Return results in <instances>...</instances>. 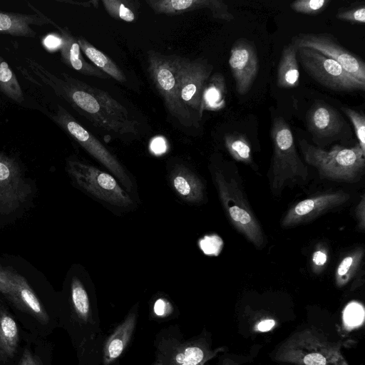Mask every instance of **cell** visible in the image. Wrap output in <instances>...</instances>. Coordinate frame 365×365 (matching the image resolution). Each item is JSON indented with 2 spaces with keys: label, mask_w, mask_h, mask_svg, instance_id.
<instances>
[{
  "label": "cell",
  "mask_w": 365,
  "mask_h": 365,
  "mask_svg": "<svg viewBox=\"0 0 365 365\" xmlns=\"http://www.w3.org/2000/svg\"><path fill=\"white\" fill-rule=\"evenodd\" d=\"M173 312L174 309L171 304L165 299L159 298L153 304L151 319L156 321L168 320Z\"/></svg>",
  "instance_id": "836d02e7"
},
{
  "label": "cell",
  "mask_w": 365,
  "mask_h": 365,
  "mask_svg": "<svg viewBox=\"0 0 365 365\" xmlns=\"http://www.w3.org/2000/svg\"><path fill=\"white\" fill-rule=\"evenodd\" d=\"M336 17L338 19L352 24H364L365 23V6L359 5L346 9L339 10Z\"/></svg>",
  "instance_id": "d6a6232c"
},
{
  "label": "cell",
  "mask_w": 365,
  "mask_h": 365,
  "mask_svg": "<svg viewBox=\"0 0 365 365\" xmlns=\"http://www.w3.org/2000/svg\"><path fill=\"white\" fill-rule=\"evenodd\" d=\"M229 65L237 92L246 94L251 88L259 70V61L254 44L247 40H237L230 50Z\"/></svg>",
  "instance_id": "9a60e30c"
},
{
  "label": "cell",
  "mask_w": 365,
  "mask_h": 365,
  "mask_svg": "<svg viewBox=\"0 0 365 365\" xmlns=\"http://www.w3.org/2000/svg\"><path fill=\"white\" fill-rule=\"evenodd\" d=\"M34 14H26L0 10V34L13 36L34 38L36 32L31 26L50 24L51 19L37 9L31 3H28Z\"/></svg>",
  "instance_id": "44dd1931"
},
{
  "label": "cell",
  "mask_w": 365,
  "mask_h": 365,
  "mask_svg": "<svg viewBox=\"0 0 365 365\" xmlns=\"http://www.w3.org/2000/svg\"><path fill=\"white\" fill-rule=\"evenodd\" d=\"M222 246V242L217 236H207L200 241L201 249L206 255H217Z\"/></svg>",
  "instance_id": "d590c367"
},
{
  "label": "cell",
  "mask_w": 365,
  "mask_h": 365,
  "mask_svg": "<svg viewBox=\"0 0 365 365\" xmlns=\"http://www.w3.org/2000/svg\"><path fill=\"white\" fill-rule=\"evenodd\" d=\"M76 40L81 51L96 67L120 83L126 81L124 73L111 58L96 48L83 36H76Z\"/></svg>",
  "instance_id": "cb8c5ba5"
},
{
  "label": "cell",
  "mask_w": 365,
  "mask_h": 365,
  "mask_svg": "<svg viewBox=\"0 0 365 365\" xmlns=\"http://www.w3.org/2000/svg\"><path fill=\"white\" fill-rule=\"evenodd\" d=\"M273 154L269 171L272 194L280 197L287 185L308 180V167L301 159L288 123L282 117L272 120L271 128Z\"/></svg>",
  "instance_id": "5b68a950"
},
{
  "label": "cell",
  "mask_w": 365,
  "mask_h": 365,
  "mask_svg": "<svg viewBox=\"0 0 365 365\" xmlns=\"http://www.w3.org/2000/svg\"><path fill=\"white\" fill-rule=\"evenodd\" d=\"M66 169L80 187L99 200L121 207L133 204L113 175L78 160H68Z\"/></svg>",
  "instance_id": "9c48e42d"
},
{
  "label": "cell",
  "mask_w": 365,
  "mask_h": 365,
  "mask_svg": "<svg viewBox=\"0 0 365 365\" xmlns=\"http://www.w3.org/2000/svg\"><path fill=\"white\" fill-rule=\"evenodd\" d=\"M330 0H297L290 4L291 9L297 13L316 14L324 11Z\"/></svg>",
  "instance_id": "1f68e13d"
},
{
  "label": "cell",
  "mask_w": 365,
  "mask_h": 365,
  "mask_svg": "<svg viewBox=\"0 0 365 365\" xmlns=\"http://www.w3.org/2000/svg\"><path fill=\"white\" fill-rule=\"evenodd\" d=\"M212 71V66L206 60H190L187 58L182 70L179 87L180 101L196 125L202 115V95Z\"/></svg>",
  "instance_id": "8fae6325"
},
{
  "label": "cell",
  "mask_w": 365,
  "mask_h": 365,
  "mask_svg": "<svg viewBox=\"0 0 365 365\" xmlns=\"http://www.w3.org/2000/svg\"><path fill=\"white\" fill-rule=\"evenodd\" d=\"M342 344L316 327L305 328L287 338L273 359L293 365H349Z\"/></svg>",
  "instance_id": "7a4b0ae2"
},
{
  "label": "cell",
  "mask_w": 365,
  "mask_h": 365,
  "mask_svg": "<svg viewBox=\"0 0 365 365\" xmlns=\"http://www.w3.org/2000/svg\"><path fill=\"white\" fill-rule=\"evenodd\" d=\"M364 257V249L359 247L348 253L339 262L335 271L334 279L338 287H344L359 271Z\"/></svg>",
  "instance_id": "4316f807"
},
{
  "label": "cell",
  "mask_w": 365,
  "mask_h": 365,
  "mask_svg": "<svg viewBox=\"0 0 365 365\" xmlns=\"http://www.w3.org/2000/svg\"><path fill=\"white\" fill-rule=\"evenodd\" d=\"M355 215L359 229L364 231L365 229V197L364 194L356 207Z\"/></svg>",
  "instance_id": "74e56055"
},
{
  "label": "cell",
  "mask_w": 365,
  "mask_h": 365,
  "mask_svg": "<svg viewBox=\"0 0 365 365\" xmlns=\"http://www.w3.org/2000/svg\"><path fill=\"white\" fill-rule=\"evenodd\" d=\"M53 25L59 32V50L62 62L78 73L89 76L107 79L109 76L94 65L88 63L83 58L80 46L75 37L66 27H61L51 19Z\"/></svg>",
  "instance_id": "ffe728a7"
},
{
  "label": "cell",
  "mask_w": 365,
  "mask_h": 365,
  "mask_svg": "<svg viewBox=\"0 0 365 365\" xmlns=\"http://www.w3.org/2000/svg\"><path fill=\"white\" fill-rule=\"evenodd\" d=\"M31 190L18 164L0 154V211L10 212L23 202Z\"/></svg>",
  "instance_id": "2e32d148"
},
{
  "label": "cell",
  "mask_w": 365,
  "mask_h": 365,
  "mask_svg": "<svg viewBox=\"0 0 365 365\" xmlns=\"http://www.w3.org/2000/svg\"><path fill=\"white\" fill-rule=\"evenodd\" d=\"M170 182L177 194L184 201L197 203L202 200L204 185L198 176L187 167L176 165L171 172Z\"/></svg>",
  "instance_id": "7402d4cb"
},
{
  "label": "cell",
  "mask_w": 365,
  "mask_h": 365,
  "mask_svg": "<svg viewBox=\"0 0 365 365\" xmlns=\"http://www.w3.org/2000/svg\"><path fill=\"white\" fill-rule=\"evenodd\" d=\"M362 309L360 305L351 304L349 307L345 310L344 314V321L346 325L349 327L353 328L358 327L361 322H363L364 314H360V310Z\"/></svg>",
  "instance_id": "e575fe53"
},
{
  "label": "cell",
  "mask_w": 365,
  "mask_h": 365,
  "mask_svg": "<svg viewBox=\"0 0 365 365\" xmlns=\"http://www.w3.org/2000/svg\"><path fill=\"white\" fill-rule=\"evenodd\" d=\"M133 1L125 0H103L102 4L113 18L120 19L126 22H133L136 18L138 6Z\"/></svg>",
  "instance_id": "f546056e"
},
{
  "label": "cell",
  "mask_w": 365,
  "mask_h": 365,
  "mask_svg": "<svg viewBox=\"0 0 365 365\" xmlns=\"http://www.w3.org/2000/svg\"><path fill=\"white\" fill-rule=\"evenodd\" d=\"M225 145L230 155L237 161L252 165L251 145L246 137L240 133H228L225 136Z\"/></svg>",
  "instance_id": "f1b7e54d"
},
{
  "label": "cell",
  "mask_w": 365,
  "mask_h": 365,
  "mask_svg": "<svg viewBox=\"0 0 365 365\" xmlns=\"http://www.w3.org/2000/svg\"><path fill=\"white\" fill-rule=\"evenodd\" d=\"M146 3L158 14H179L209 9L214 18L228 21L234 19L228 6L220 0H148Z\"/></svg>",
  "instance_id": "d6986e66"
},
{
  "label": "cell",
  "mask_w": 365,
  "mask_h": 365,
  "mask_svg": "<svg viewBox=\"0 0 365 365\" xmlns=\"http://www.w3.org/2000/svg\"><path fill=\"white\" fill-rule=\"evenodd\" d=\"M138 315V304L130 309L113 331L105 337L101 365H117L135 331Z\"/></svg>",
  "instance_id": "e0dca14e"
},
{
  "label": "cell",
  "mask_w": 365,
  "mask_h": 365,
  "mask_svg": "<svg viewBox=\"0 0 365 365\" xmlns=\"http://www.w3.org/2000/svg\"><path fill=\"white\" fill-rule=\"evenodd\" d=\"M19 365H43L40 359L26 349L22 354Z\"/></svg>",
  "instance_id": "f35d334b"
},
{
  "label": "cell",
  "mask_w": 365,
  "mask_h": 365,
  "mask_svg": "<svg viewBox=\"0 0 365 365\" xmlns=\"http://www.w3.org/2000/svg\"><path fill=\"white\" fill-rule=\"evenodd\" d=\"M224 76L215 73L209 78L202 95V109L218 110L225 106L226 86Z\"/></svg>",
  "instance_id": "484cf974"
},
{
  "label": "cell",
  "mask_w": 365,
  "mask_h": 365,
  "mask_svg": "<svg viewBox=\"0 0 365 365\" xmlns=\"http://www.w3.org/2000/svg\"><path fill=\"white\" fill-rule=\"evenodd\" d=\"M350 195L343 191L324 192L293 205L284 215L281 226L289 228L307 223L345 204Z\"/></svg>",
  "instance_id": "5bb4252c"
},
{
  "label": "cell",
  "mask_w": 365,
  "mask_h": 365,
  "mask_svg": "<svg viewBox=\"0 0 365 365\" xmlns=\"http://www.w3.org/2000/svg\"><path fill=\"white\" fill-rule=\"evenodd\" d=\"M154 359L150 365H207L216 354L207 337H186L177 324L160 330L154 340Z\"/></svg>",
  "instance_id": "8992f818"
},
{
  "label": "cell",
  "mask_w": 365,
  "mask_h": 365,
  "mask_svg": "<svg viewBox=\"0 0 365 365\" xmlns=\"http://www.w3.org/2000/svg\"><path fill=\"white\" fill-rule=\"evenodd\" d=\"M297 47L309 48L335 61L351 76L365 83V64L329 34L301 33L292 37Z\"/></svg>",
  "instance_id": "7c38bea8"
},
{
  "label": "cell",
  "mask_w": 365,
  "mask_h": 365,
  "mask_svg": "<svg viewBox=\"0 0 365 365\" xmlns=\"http://www.w3.org/2000/svg\"><path fill=\"white\" fill-rule=\"evenodd\" d=\"M299 145L305 163L316 168L322 178L354 183L364 173L365 153L359 143L351 148L336 145L324 150L300 139Z\"/></svg>",
  "instance_id": "277c9868"
},
{
  "label": "cell",
  "mask_w": 365,
  "mask_h": 365,
  "mask_svg": "<svg viewBox=\"0 0 365 365\" xmlns=\"http://www.w3.org/2000/svg\"><path fill=\"white\" fill-rule=\"evenodd\" d=\"M19 341L18 325L0 303V358L12 357L17 350Z\"/></svg>",
  "instance_id": "d4e9b609"
},
{
  "label": "cell",
  "mask_w": 365,
  "mask_h": 365,
  "mask_svg": "<svg viewBox=\"0 0 365 365\" xmlns=\"http://www.w3.org/2000/svg\"><path fill=\"white\" fill-rule=\"evenodd\" d=\"M0 91L16 103L24 101L23 90L7 62L0 56Z\"/></svg>",
  "instance_id": "83f0119b"
},
{
  "label": "cell",
  "mask_w": 365,
  "mask_h": 365,
  "mask_svg": "<svg viewBox=\"0 0 365 365\" xmlns=\"http://www.w3.org/2000/svg\"><path fill=\"white\" fill-rule=\"evenodd\" d=\"M297 46L292 42L284 47L277 68V83L279 88L298 86L299 71L297 58Z\"/></svg>",
  "instance_id": "603a6c76"
},
{
  "label": "cell",
  "mask_w": 365,
  "mask_h": 365,
  "mask_svg": "<svg viewBox=\"0 0 365 365\" xmlns=\"http://www.w3.org/2000/svg\"><path fill=\"white\" fill-rule=\"evenodd\" d=\"M297 48V58L304 70L322 86L336 91H364L365 83L351 76L335 61L316 50Z\"/></svg>",
  "instance_id": "30bf717a"
},
{
  "label": "cell",
  "mask_w": 365,
  "mask_h": 365,
  "mask_svg": "<svg viewBox=\"0 0 365 365\" xmlns=\"http://www.w3.org/2000/svg\"><path fill=\"white\" fill-rule=\"evenodd\" d=\"M341 110L351 122L359 145L365 153V116L363 113L349 107H342Z\"/></svg>",
  "instance_id": "4dcf8cb0"
},
{
  "label": "cell",
  "mask_w": 365,
  "mask_h": 365,
  "mask_svg": "<svg viewBox=\"0 0 365 365\" xmlns=\"http://www.w3.org/2000/svg\"><path fill=\"white\" fill-rule=\"evenodd\" d=\"M56 1L61 2V3H68V4H76V5H79L81 6H86V7H89L91 6L98 7V1H91L88 2H76V1H68V0H56Z\"/></svg>",
  "instance_id": "b9f144b4"
},
{
  "label": "cell",
  "mask_w": 365,
  "mask_h": 365,
  "mask_svg": "<svg viewBox=\"0 0 365 365\" xmlns=\"http://www.w3.org/2000/svg\"><path fill=\"white\" fill-rule=\"evenodd\" d=\"M151 148L155 153H161L165 150V145L163 139L156 138L153 141Z\"/></svg>",
  "instance_id": "60d3db41"
},
{
  "label": "cell",
  "mask_w": 365,
  "mask_h": 365,
  "mask_svg": "<svg viewBox=\"0 0 365 365\" xmlns=\"http://www.w3.org/2000/svg\"><path fill=\"white\" fill-rule=\"evenodd\" d=\"M26 61L38 81L102 132L120 138L139 134L138 121L107 92L64 72L58 77L30 58Z\"/></svg>",
  "instance_id": "6da1fadb"
},
{
  "label": "cell",
  "mask_w": 365,
  "mask_h": 365,
  "mask_svg": "<svg viewBox=\"0 0 365 365\" xmlns=\"http://www.w3.org/2000/svg\"><path fill=\"white\" fill-rule=\"evenodd\" d=\"M327 261V254L324 249H317L312 255V262L314 272H319L326 264Z\"/></svg>",
  "instance_id": "8d00e7d4"
},
{
  "label": "cell",
  "mask_w": 365,
  "mask_h": 365,
  "mask_svg": "<svg viewBox=\"0 0 365 365\" xmlns=\"http://www.w3.org/2000/svg\"><path fill=\"white\" fill-rule=\"evenodd\" d=\"M51 118L92 157L111 172L128 190H130L132 182L119 161L67 110L61 105H57L56 112L51 115Z\"/></svg>",
  "instance_id": "ba28073f"
},
{
  "label": "cell",
  "mask_w": 365,
  "mask_h": 365,
  "mask_svg": "<svg viewBox=\"0 0 365 365\" xmlns=\"http://www.w3.org/2000/svg\"><path fill=\"white\" fill-rule=\"evenodd\" d=\"M185 60L184 57L154 51L148 53V73L168 113L181 126L190 128L196 124L183 108L179 98L180 76Z\"/></svg>",
  "instance_id": "52a82bcc"
},
{
  "label": "cell",
  "mask_w": 365,
  "mask_h": 365,
  "mask_svg": "<svg viewBox=\"0 0 365 365\" xmlns=\"http://www.w3.org/2000/svg\"><path fill=\"white\" fill-rule=\"evenodd\" d=\"M214 181L227 217L234 228L255 247L262 248L265 235L244 190L237 171L217 169Z\"/></svg>",
  "instance_id": "3957f363"
},
{
  "label": "cell",
  "mask_w": 365,
  "mask_h": 365,
  "mask_svg": "<svg viewBox=\"0 0 365 365\" xmlns=\"http://www.w3.org/2000/svg\"><path fill=\"white\" fill-rule=\"evenodd\" d=\"M0 292L19 309L46 324L49 317L26 279L14 269L0 264Z\"/></svg>",
  "instance_id": "4fadbf2b"
},
{
  "label": "cell",
  "mask_w": 365,
  "mask_h": 365,
  "mask_svg": "<svg viewBox=\"0 0 365 365\" xmlns=\"http://www.w3.org/2000/svg\"><path fill=\"white\" fill-rule=\"evenodd\" d=\"M307 122L312 136L322 140L338 137L345 125L340 113L334 107L321 101L312 106L307 114Z\"/></svg>",
  "instance_id": "ac0fdd59"
},
{
  "label": "cell",
  "mask_w": 365,
  "mask_h": 365,
  "mask_svg": "<svg viewBox=\"0 0 365 365\" xmlns=\"http://www.w3.org/2000/svg\"><path fill=\"white\" fill-rule=\"evenodd\" d=\"M276 322L272 319H265L261 320L255 326V330L260 332L270 331L274 327Z\"/></svg>",
  "instance_id": "ab89813d"
}]
</instances>
